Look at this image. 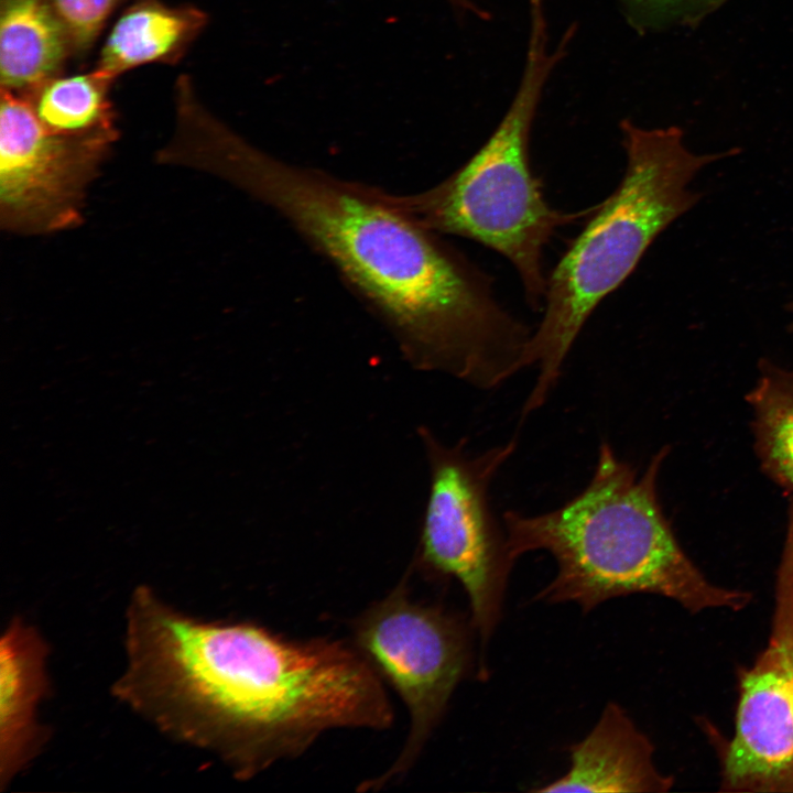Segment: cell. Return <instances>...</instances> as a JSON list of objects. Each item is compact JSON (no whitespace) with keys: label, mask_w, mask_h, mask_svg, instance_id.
Segmentation results:
<instances>
[{"label":"cell","mask_w":793,"mask_h":793,"mask_svg":"<svg viewBox=\"0 0 793 793\" xmlns=\"http://www.w3.org/2000/svg\"><path fill=\"white\" fill-rule=\"evenodd\" d=\"M126 617L127 664L113 695L238 779L300 757L327 730L393 721L381 677L355 645L203 621L148 586L133 590Z\"/></svg>","instance_id":"obj_1"},{"label":"cell","mask_w":793,"mask_h":793,"mask_svg":"<svg viewBox=\"0 0 793 793\" xmlns=\"http://www.w3.org/2000/svg\"><path fill=\"white\" fill-rule=\"evenodd\" d=\"M200 164L281 216L388 328L415 368L481 390L523 369L532 330L491 278L377 187L278 159L229 127Z\"/></svg>","instance_id":"obj_2"},{"label":"cell","mask_w":793,"mask_h":793,"mask_svg":"<svg viewBox=\"0 0 793 793\" xmlns=\"http://www.w3.org/2000/svg\"><path fill=\"white\" fill-rule=\"evenodd\" d=\"M669 453L660 448L639 474L602 442L590 480L573 498L537 514L503 513L514 561L533 551L555 560L556 575L536 600L584 612L631 594L663 596L693 612L749 602L748 593L711 584L678 543L658 493Z\"/></svg>","instance_id":"obj_3"},{"label":"cell","mask_w":793,"mask_h":793,"mask_svg":"<svg viewBox=\"0 0 793 793\" xmlns=\"http://www.w3.org/2000/svg\"><path fill=\"white\" fill-rule=\"evenodd\" d=\"M619 128L623 176L547 276L543 315L524 352V368L535 367L537 376L523 419L547 401L597 305L632 273L656 237L698 203L700 193L689 188L697 173L738 153L696 154L675 126L649 129L623 119Z\"/></svg>","instance_id":"obj_4"},{"label":"cell","mask_w":793,"mask_h":793,"mask_svg":"<svg viewBox=\"0 0 793 793\" xmlns=\"http://www.w3.org/2000/svg\"><path fill=\"white\" fill-rule=\"evenodd\" d=\"M525 63L517 91L482 146L439 184L416 194H390L401 210L427 229L474 240L515 269L528 304L542 309L547 276L545 246L556 231L593 215L590 208H553L530 164V138L545 85L567 53L576 26L550 46L545 0H529Z\"/></svg>","instance_id":"obj_5"},{"label":"cell","mask_w":793,"mask_h":793,"mask_svg":"<svg viewBox=\"0 0 793 793\" xmlns=\"http://www.w3.org/2000/svg\"><path fill=\"white\" fill-rule=\"evenodd\" d=\"M419 435L430 482L415 564L430 576L461 585L484 649L501 618L515 563L504 525L492 511L489 488L518 442L511 438L474 455L466 439L448 446L424 426Z\"/></svg>","instance_id":"obj_6"},{"label":"cell","mask_w":793,"mask_h":793,"mask_svg":"<svg viewBox=\"0 0 793 793\" xmlns=\"http://www.w3.org/2000/svg\"><path fill=\"white\" fill-rule=\"evenodd\" d=\"M354 645L406 705L411 727L394 763L360 791L378 790L414 764L471 664L466 626L447 610L411 598L406 578L355 622Z\"/></svg>","instance_id":"obj_7"},{"label":"cell","mask_w":793,"mask_h":793,"mask_svg":"<svg viewBox=\"0 0 793 793\" xmlns=\"http://www.w3.org/2000/svg\"><path fill=\"white\" fill-rule=\"evenodd\" d=\"M719 756L724 791L793 792V502L769 641L739 671L734 734Z\"/></svg>","instance_id":"obj_8"},{"label":"cell","mask_w":793,"mask_h":793,"mask_svg":"<svg viewBox=\"0 0 793 793\" xmlns=\"http://www.w3.org/2000/svg\"><path fill=\"white\" fill-rule=\"evenodd\" d=\"M113 143L53 133L25 95L1 88V228L43 235L78 226L87 187Z\"/></svg>","instance_id":"obj_9"},{"label":"cell","mask_w":793,"mask_h":793,"mask_svg":"<svg viewBox=\"0 0 793 793\" xmlns=\"http://www.w3.org/2000/svg\"><path fill=\"white\" fill-rule=\"evenodd\" d=\"M568 751V770L534 792H666L673 785L658 770L650 739L617 703H608L590 732Z\"/></svg>","instance_id":"obj_10"},{"label":"cell","mask_w":793,"mask_h":793,"mask_svg":"<svg viewBox=\"0 0 793 793\" xmlns=\"http://www.w3.org/2000/svg\"><path fill=\"white\" fill-rule=\"evenodd\" d=\"M47 649L42 637L19 619L0 642V775L9 783L36 754L43 731L36 710L47 687Z\"/></svg>","instance_id":"obj_11"},{"label":"cell","mask_w":793,"mask_h":793,"mask_svg":"<svg viewBox=\"0 0 793 793\" xmlns=\"http://www.w3.org/2000/svg\"><path fill=\"white\" fill-rule=\"evenodd\" d=\"M207 22V14L195 6L134 0L108 32L94 68L115 82L140 66L175 65Z\"/></svg>","instance_id":"obj_12"},{"label":"cell","mask_w":793,"mask_h":793,"mask_svg":"<svg viewBox=\"0 0 793 793\" xmlns=\"http://www.w3.org/2000/svg\"><path fill=\"white\" fill-rule=\"evenodd\" d=\"M70 56L68 34L48 0H0L2 89L28 95L62 74Z\"/></svg>","instance_id":"obj_13"},{"label":"cell","mask_w":793,"mask_h":793,"mask_svg":"<svg viewBox=\"0 0 793 793\" xmlns=\"http://www.w3.org/2000/svg\"><path fill=\"white\" fill-rule=\"evenodd\" d=\"M115 82L97 69L57 75L25 95L48 131L70 138H106L119 134L110 99Z\"/></svg>","instance_id":"obj_14"},{"label":"cell","mask_w":793,"mask_h":793,"mask_svg":"<svg viewBox=\"0 0 793 793\" xmlns=\"http://www.w3.org/2000/svg\"><path fill=\"white\" fill-rule=\"evenodd\" d=\"M754 447L765 474L793 496V391L760 372L747 395Z\"/></svg>","instance_id":"obj_15"},{"label":"cell","mask_w":793,"mask_h":793,"mask_svg":"<svg viewBox=\"0 0 793 793\" xmlns=\"http://www.w3.org/2000/svg\"><path fill=\"white\" fill-rule=\"evenodd\" d=\"M129 0H48L63 23L76 58L94 47L113 12Z\"/></svg>","instance_id":"obj_16"},{"label":"cell","mask_w":793,"mask_h":793,"mask_svg":"<svg viewBox=\"0 0 793 793\" xmlns=\"http://www.w3.org/2000/svg\"><path fill=\"white\" fill-rule=\"evenodd\" d=\"M633 28L695 26L728 0H619Z\"/></svg>","instance_id":"obj_17"},{"label":"cell","mask_w":793,"mask_h":793,"mask_svg":"<svg viewBox=\"0 0 793 793\" xmlns=\"http://www.w3.org/2000/svg\"><path fill=\"white\" fill-rule=\"evenodd\" d=\"M760 371L769 376L779 384L793 391V368H782L769 360H762L759 365Z\"/></svg>","instance_id":"obj_18"},{"label":"cell","mask_w":793,"mask_h":793,"mask_svg":"<svg viewBox=\"0 0 793 793\" xmlns=\"http://www.w3.org/2000/svg\"><path fill=\"white\" fill-rule=\"evenodd\" d=\"M456 10L463 13L476 15V18L487 20L489 14L477 2V0H447Z\"/></svg>","instance_id":"obj_19"},{"label":"cell","mask_w":793,"mask_h":793,"mask_svg":"<svg viewBox=\"0 0 793 793\" xmlns=\"http://www.w3.org/2000/svg\"><path fill=\"white\" fill-rule=\"evenodd\" d=\"M786 311H787V312L790 313V315H791V319H790V323H789V329L793 333V301L787 304Z\"/></svg>","instance_id":"obj_20"}]
</instances>
